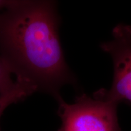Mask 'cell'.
<instances>
[{
  "mask_svg": "<svg viewBox=\"0 0 131 131\" xmlns=\"http://www.w3.org/2000/svg\"><path fill=\"white\" fill-rule=\"evenodd\" d=\"M113 38L102 42L100 48L112 58L113 80L109 89H101L93 96L131 105V26L119 24L112 31Z\"/></svg>",
  "mask_w": 131,
  "mask_h": 131,
  "instance_id": "3957f363",
  "label": "cell"
},
{
  "mask_svg": "<svg viewBox=\"0 0 131 131\" xmlns=\"http://www.w3.org/2000/svg\"><path fill=\"white\" fill-rule=\"evenodd\" d=\"M61 125L58 131H122L118 122V104L83 94L72 104L57 100Z\"/></svg>",
  "mask_w": 131,
  "mask_h": 131,
  "instance_id": "7a4b0ae2",
  "label": "cell"
},
{
  "mask_svg": "<svg viewBox=\"0 0 131 131\" xmlns=\"http://www.w3.org/2000/svg\"><path fill=\"white\" fill-rule=\"evenodd\" d=\"M11 1H4V0H0V15L4 10L7 9V7L10 4Z\"/></svg>",
  "mask_w": 131,
  "mask_h": 131,
  "instance_id": "8992f818",
  "label": "cell"
},
{
  "mask_svg": "<svg viewBox=\"0 0 131 131\" xmlns=\"http://www.w3.org/2000/svg\"><path fill=\"white\" fill-rule=\"evenodd\" d=\"M12 75L7 64L0 55V95L10 94L22 88H28L16 81H13Z\"/></svg>",
  "mask_w": 131,
  "mask_h": 131,
  "instance_id": "277c9868",
  "label": "cell"
},
{
  "mask_svg": "<svg viewBox=\"0 0 131 131\" xmlns=\"http://www.w3.org/2000/svg\"><path fill=\"white\" fill-rule=\"evenodd\" d=\"M60 23L52 1H11L0 15V55L16 81L57 101L62 87L77 81L62 49Z\"/></svg>",
  "mask_w": 131,
  "mask_h": 131,
  "instance_id": "6da1fadb",
  "label": "cell"
},
{
  "mask_svg": "<svg viewBox=\"0 0 131 131\" xmlns=\"http://www.w3.org/2000/svg\"><path fill=\"white\" fill-rule=\"evenodd\" d=\"M33 94V91L30 89L26 88H22L10 94L0 95V118L8 106L13 103L23 100Z\"/></svg>",
  "mask_w": 131,
  "mask_h": 131,
  "instance_id": "5b68a950",
  "label": "cell"
}]
</instances>
